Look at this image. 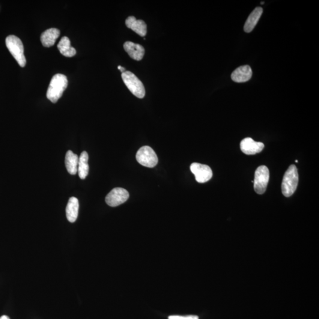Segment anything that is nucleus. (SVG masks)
Segmentation results:
<instances>
[{
    "label": "nucleus",
    "mask_w": 319,
    "mask_h": 319,
    "mask_svg": "<svg viewBox=\"0 0 319 319\" xmlns=\"http://www.w3.org/2000/svg\"><path fill=\"white\" fill-rule=\"evenodd\" d=\"M88 154L86 151H83L79 158L77 172L81 179H85L89 174Z\"/></svg>",
    "instance_id": "a211bd4d"
},
{
    "label": "nucleus",
    "mask_w": 319,
    "mask_h": 319,
    "mask_svg": "<svg viewBox=\"0 0 319 319\" xmlns=\"http://www.w3.org/2000/svg\"><path fill=\"white\" fill-rule=\"evenodd\" d=\"M118 69L119 70H120L121 71L122 73H123L125 72V71H126V69H125L123 67H122L121 66H118Z\"/></svg>",
    "instance_id": "aec40b11"
},
{
    "label": "nucleus",
    "mask_w": 319,
    "mask_h": 319,
    "mask_svg": "<svg viewBox=\"0 0 319 319\" xmlns=\"http://www.w3.org/2000/svg\"><path fill=\"white\" fill-rule=\"evenodd\" d=\"M128 198H129V193L127 190L121 187H116L107 195L106 202L110 207H116L124 204Z\"/></svg>",
    "instance_id": "0eeeda50"
},
{
    "label": "nucleus",
    "mask_w": 319,
    "mask_h": 319,
    "mask_svg": "<svg viewBox=\"0 0 319 319\" xmlns=\"http://www.w3.org/2000/svg\"><path fill=\"white\" fill-rule=\"evenodd\" d=\"M295 162H296V163L299 162H298V160H296V161H295Z\"/></svg>",
    "instance_id": "4be33fe9"
},
{
    "label": "nucleus",
    "mask_w": 319,
    "mask_h": 319,
    "mask_svg": "<svg viewBox=\"0 0 319 319\" xmlns=\"http://www.w3.org/2000/svg\"><path fill=\"white\" fill-rule=\"evenodd\" d=\"M0 319H10L7 316H2L1 318H0Z\"/></svg>",
    "instance_id": "412c9836"
},
{
    "label": "nucleus",
    "mask_w": 319,
    "mask_h": 319,
    "mask_svg": "<svg viewBox=\"0 0 319 319\" xmlns=\"http://www.w3.org/2000/svg\"><path fill=\"white\" fill-rule=\"evenodd\" d=\"M6 46L21 67H25L26 59L24 54V46L22 40L16 35H10L6 38Z\"/></svg>",
    "instance_id": "7ed1b4c3"
},
{
    "label": "nucleus",
    "mask_w": 319,
    "mask_h": 319,
    "mask_svg": "<svg viewBox=\"0 0 319 319\" xmlns=\"http://www.w3.org/2000/svg\"><path fill=\"white\" fill-rule=\"evenodd\" d=\"M270 179V172L267 166H261L256 169L254 181V190L256 193L262 195L266 191Z\"/></svg>",
    "instance_id": "423d86ee"
},
{
    "label": "nucleus",
    "mask_w": 319,
    "mask_h": 319,
    "mask_svg": "<svg viewBox=\"0 0 319 319\" xmlns=\"http://www.w3.org/2000/svg\"><path fill=\"white\" fill-rule=\"evenodd\" d=\"M79 157L72 151H68L65 157V166L69 174L71 175H76L77 173Z\"/></svg>",
    "instance_id": "2eb2a0df"
},
{
    "label": "nucleus",
    "mask_w": 319,
    "mask_h": 319,
    "mask_svg": "<svg viewBox=\"0 0 319 319\" xmlns=\"http://www.w3.org/2000/svg\"><path fill=\"white\" fill-rule=\"evenodd\" d=\"M262 11L263 10L261 7H256L254 9L246 21L245 25H244V31L249 33L253 31L260 19Z\"/></svg>",
    "instance_id": "dca6fc26"
},
{
    "label": "nucleus",
    "mask_w": 319,
    "mask_h": 319,
    "mask_svg": "<svg viewBox=\"0 0 319 319\" xmlns=\"http://www.w3.org/2000/svg\"><path fill=\"white\" fill-rule=\"evenodd\" d=\"M124 48L134 60L141 61L144 57L145 49L140 44H136L131 41H126L124 44Z\"/></svg>",
    "instance_id": "9b49d317"
},
{
    "label": "nucleus",
    "mask_w": 319,
    "mask_h": 319,
    "mask_svg": "<svg viewBox=\"0 0 319 319\" xmlns=\"http://www.w3.org/2000/svg\"><path fill=\"white\" fill-rule=\"evenodd\" d=\"M136 159L140 165L149 168H154L158 163V157L153 148L143 146L136 154Z\"/></svg>",
    "instance_id": "39448f33"
},
{
    "label": "nucleus",
    "mask_w": 319,
    "mask_h": 319,
    "mask_svg": "<svg viewBox=\"0 0 319 319\" xmlns=\"http://www.w3.org/2000/svg\"><path fill=\"white\" fill-rule=\"evenodd\" d=\"M121 77L125 85L127 86L131 93L140 99L144 97L145 95L144 86L135 74L130 71H126L122 73Z\"/></svg>",
    "instance_id": "20e7f679"
},
{
    "label": "nucleus",
    "mask_w": 319,
    "mask_h": 319,
    "mask_svg": "<svg viewBox=\"0 0 319 319\" xmlns=\"http://www.w3.org/2000/svg\"><path fill=\"white\" fill-rule=\"evenodd\" d=\"M190 171L195 176L196 180L200 183L207 182L213 177V171L210 167L207 165L193 163L190 166Z\"/></svg>",
    "instance_id": "6e6552de"
},
{
    "label": "nucleus",
    "mask_w": 319,
    "mask_h": 319,
    "mask_svg": "<svg viewBox=\"0 0 319 319\" xmlns=\"http://www.w3.org/2000/svg\"><path fill=\"white\" fill-rule=\"evenodd\" d=\"M241 150L247 155H254L260 153L264 148L261 142H256L251 138L244 139L241 142Z\"/></svg>",
    "instance_id": "1a4fd4ad"
},
{
    "label": "nucleus",
    "mask_w": 319,
    "mask_h": 319,
    "mask_svg": "<svg viewBox=\"0 0 319 319\" xmlns=\"http://www.w3.org/2000/svg\"><path fill=\"white\" fill-rule=\"evenodd\" d=\"M169 319H199L198 316L190 315L186 317L181 316H170Z\"/></svg>",
    "instance_id": "6ab92c4d"
},
{
    "label": "nucleus",
    "mask_w": 319,
    "mask_h": 319,
    "mask_svg": "<svg viewBox=\"0 0 319 319\" xmlns=\"http://www.w3.org/2000/svg\"><path fill=\"white\" fill-rule=\"evenodd\" d=\"M299 183V174L296 166L292 165L289 167L283 177L282 189L283 195L290 197L296 191Z\"/></svg>",
    "instance_id": "f03ea898"
},
{
    "label": "nucleus",
    "mask_w": 319,
    "mask_h": 319,
    "mask_svg": "<svg viewBox=\"0 0 319 319\" xmlns=\"http://www.w3.org/2000/svg\"><path fill=\"white\" fill-rule=\"evenodd\" d=\"M59 35H60V31L59 29L56 28L47 29L41 35V42L44 47H51L54 45Z\"/></svg>",
    "instance_id": "ddd939ff"
},
{
    "label": "nucleus",
    "mask_w": 319,
    "mask_h": 319,
    "mask_svg": "<svg viewBox=\"0 0 319 319\" xmlns=\"http://www.w3.org/2000/svg\"><path fill=\"white\" fill-rule=\"evenodd\" d=\"M126 25L140 36L144 37L147 34V25L144 21L137 20L134 16L128 17L126 21Z\"/></svg>",
    "instance_id": "f8f14e48"
},
{
    "label": "nucleus",
    "mask_w": 319,
    "mask_h": 319,
    "mask_svg": "<svg viewBox=\"0 0 319 319\" xmlns=\"http://www.w3.org/2000/svg\"><path fill=\"white\" fill-rule=\"evenodd\" d=\"M59 52L66 57L71 58L76 55L75 49L71 46L70 38L63 37L61 38L58 45Z\"/></svg>",
    "instance_id": "f3484780"
},
{
    "label": "nucleus",
    "mask_w": 319,
    "mask_h": 319,
    "mask_svg": "<svg viewBox=\"0 0 319 319\" xmlns=\"http://www.w3.org/2000/svg\"><path fill=\"white\" fill-rule=\"evenodd\" d=\"M79 204L78 199L75 197H71L69 200L67 208H66V213L69 221L73 223L76 221L77 216H78Z\"/></svg>",
    "instance_id": "4468645a"
},
{
    "label": "nucleus",
    "mask_w": 319,
    "mask_h": 319,
    "mask_svg": "<svg viewBox=\"0 0 319 319\" xmlns=\"http://www.w3.org/2000/svg\"><path fill=\"white\" fill-rule=\"evenodd\" d=\"M252 74L251 67L248 65H244L238 68L232 72L231 78L235 82H246L251 78Z\"/></svg>",
    "instance_id": "9d476101"
},
{
    "label": "nucleus",
    "mask_w": 319,
    "mask_h": 319,
    "mask_svg": "<svg viewBox=\"0 0 319 319\" xmlns=\"http://www.w3.org/2000/svg\"><path fill=\"white\" fill-rule=\"evenodd\" d=\"M68 85L67 77L63 74L58 73L53 76L47 89V99L56 103L63 95Z\"/></svg>",
    "instance_id": "f257e3e1"
}]
</instances>
